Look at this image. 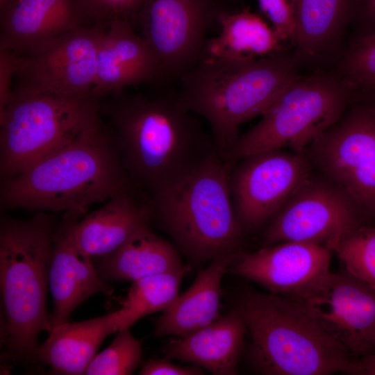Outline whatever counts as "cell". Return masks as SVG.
<instances>
[{
	"instance_id": "cell-1",
	"label": "cell",
	"mask_w": 375,
	"mask_h": 375,
	"mask_svg": "<svg viewBox=\"0 0 375 375\" xmlns=\"http://www.w3.org/2000/svg\"><path fill=\"white\" fill-rule=\"evenodd\" d=\"M101 109L128 174L147 198L179 183L216 149L212 134L177 92L148 97L123 90Z\"/></svg>"
},
{
	"instance_id": "cell-2",
	"label": "cell",
	"mask_w": 375,
	"mask_h": 375,
	"mask_svg": "<svg viewBox=\"0 0 375 375\" xmlns=\"http://www.w3.org/2000/svg\"><path fill=\"white\" fill-rule=\"evenodd\" d=\"M129 192L140 191L99 112L65 144L1 181L0 203L7 209L86 212L93 203Z\"/></svg>"
},
{
	"instance_id": "cell-3",
	"label": "cell",
	"mask_w": 375,
	"mask_h": 375,
	"mask_svg": "<svg viewBox=\"0 0 375 375\" xmlns=\"http://www.w3.org/2000/svg\"><path fill=\"white\" fill-rule=\"evenodd\" d=\"M286 49L251 60H204L179 80L181 104L209 124L219 155L233 164L240 126L262 115L283 90L300 76Z\"/></svg>"
},
{
	"instance_id": "cell-4",
	"label": "cell",
	"mask_w": 375,
	"mask_h": 375,
	"mask_svg": "<svg viewBox=\"0 0 375 375\" xmlns=\"http://www.w3.org/2000/svg\"><path fill=\"white\" fill-rule=\"evenodd\" d=\"M236 306L251 338V360L260 374L328 375L347 372L352 360L349 352L297 299L248 291Z\"/></svg>"
},
{
	"instance_id": "cell-5",
	"label": "cell",
	"mask_w": 375,
	"mask_h": 375,
	"mask_svg": "<svg viewBox=\"0 0 375 375\" xmlns=\"http://www.w3.org/2000/svg\"><path fill=\"white\" fill-rule=\"evenodd\" d=\"M232 164L215 149L194 172L148 199L151 222L197 262L241 252L244 231L229 188Z\"/></svg>"
},
{
	"instance_id": "cell-6",
	"label": "cell",
	"mask_w": 375,
	"mask_h": 375,
	"mask_svg": "<svg viewBox=\"0 0 375 375\" xmlns=\"http://www.w3.org/2000/svg\"><path fill=\"white\" fill-rule=\"evenodd\" d=\"M55 230L53 218L46 212L26 220L1 219L4 341L17 358L35 356L39 334L51 331L46 300Z\"/></svg>"
},
{
	"instance_id": "cell-7",
	"label": "cell",
	"mask_w": 375,
	"mask_h": 375,
	"mask_svg": "<svg viewBox=\"0 0 375 375\" xmlns=\"http://www.w3.org/2000/svg\"><path fill=\"white\" fill-rule=\"evenodd\" d=\"M353 92L337 73L317 70L300 76L283 90L254 126L240 135L232 153L233 162L272 149L290 148L304 153L343 115Z\"/></svg>"
},
{
	"instance_id": "cell-8",
	"label": "cell",
	"mask_w": 375,
	"mask_h": 375,
	"mask_svg": "<svg viewBox=\"0 0 375 375\" xmlns=\"http://www.w3.org/2000/svg\"><path fill=\"white\" fill-rule=\"evenodd\" d=\"M99 108L98 100L91 95L69 97L12 89L0 112L1 181L72 139Z\"/></svg>"
},
{
	"instance_id": "cell-9",
	"label": "cell",
	"mask_w": 375,
	"mask_h": 375,
	"mask_svg": "<svg viewBox=\"0 0 375 375\" xmlns=\"http://www.w3.org/2000/svg\"><path fill=\"white\" fill-rule=\"evenodd\" d=\"M231 0H142L135 15L164 83L178 82L204 58L208 33Z\"/></svg>"
},
{
	"instance_id": "cell-10",
	"label": "cell",
	"mask_w": 375,
	"mask_h": 375,
	"mask_svg": "<svg viewBox=\"0 0 375 375\" xmlns=\"http://www.w3.org/2000/svg\"><path fill=\"white\" fill-rule=\"evenodd\" d=\"M370 223L344 188L314 169L267 222L264 242H309L333 251L344 235Z\"/></svg>"
},
{
	"instance_id": "cell-11",
	"label": "cell",
	"mask_w": 375,
	"mask_h": 375,
	"mask_svg": "<svg viewBox=\"0 0 375 375\" xmlns=\"http://www.w3.org/2000/svg\"><path fill=\"white\" fill-rule=\"evenodd\" d=\"M313 170L305 153L283 149L255 153L236 161L228 182L244 233L267 223Z\"/></svg>"
},
{
	"instance_id": "cell-12",
	"label": "cell",
	"mask_w": 375,
	"mask_h": 375,
	"mask_svg": "<svg viewBox=\"0 0 375 375\" xmlns=\"http://www.w3.org/2000/svg\"><path fill=\"white\" fill-rule=\"evenodd\" d=\"M103 31L97 24L79 26L19 56L13 89L69 97L91 95Z\"/></svg>"
},
{
	"instance_id": "cell-13",
	"label": "cell",
	"mask_w": 375,
	"mask_h": 375,
	"mask_svg": "<svg viewBox=\"0 0 375 375\" xmlns=\"http://www.w3.org/2000/svg\"><path fill=\"white\" fill-rule=\"evenodd\" d=\"M294 299L352 360L375 352V289L366 283L344 269L330 272L312 290Z\"/></svg>"
},
{
	"instance_id": "cell-14",
	"label": "cell",
	"mask_w": 375,
	"mask_h": 375,
	"mask_svg": "<svg viewBox=\"0 0 375 375\" xmlns=\"http://www.w3.org/2000/svg\"><path fill=\"white\" fill-rule=\"evenodd\" d=\"M333 251L314 243L282 242L251 253H240L231 272L269 292L299 298L312 290L330 272Z\"/></svg>"
},
{
	"instance_id": "cell-15",
	"label": "cell",
	"mask_w": 375,
	"mask_h": 375,
	"mask_svg": "<svg viewBox=\"0 0 375 375\" xmlns=\"http://www.w3.org/2000/svg\"><path fill=\"white\" fill-rule=\"evenodd\" d=\"M85 213L81 210L65 212L55 230L49 276L53 302L51 331L67 322L74 310L90 296L98 293L111 295L114 291L99 274L93 259L74 239V226Z\"/></svg>"
},
{
	"instance_id": "cell-16",
	"label": "cell",
	"mask_w": 375,
	"mask_h": 375,
	"mask_svg": "<svg viewBox=\"0 0 375 375\" xmlns=\"http://www.w3.org/2000/svg\"><path fill=\"white\" fill-rule=\"evenodd\" d=\"M362 0H295L292 45L298 66L323 70L338 65L346 49V32Z\"/></svg>"
},
{
	"instance_id": "cell-17",
	"label": "cell",
	"mask_w": 375,
	"mask_h": 375,
	"mask_svg": "<svg viewBox=\"0 0 375 375\" xmlns=\"http://www.w3.org/2000/svg\"><path fill=\"white\" fill-rule=\"evenodd\" d=\"M304 153L315 170L339 184L351 171L375 156V103L351 101Z\"/></svg>"
},
{
	"instance_id": "cell-18",
	"label": "cell",
	"mask_w": 375,
	"mask_h": 375,
	"mask_svg": "<svg viewBox=\"0 0 375 375\" xmlns=\"http://www.w3.org/2000/svg\"><path fill=\"white\" fill-rule=\"evenodd\" d=\"M154 82L165 84L152 50L136 34L130 20L113 17L99 43L91 96L99 100L128 86Z\"/></svg>"
},
{
	"instance_id": "cell-19",
	"label": "cell",
	"mask_w": 375,
	"mask_h": 375,
	"mask_svg": "<svg viewBox=\"0 0 375 375\" xmlns=\"http://www.w3.org/2000/svg\"><path fill=\"white\" fill-rule=\"evenodd\" d=\"M148 198L140 192L119 194L83 216L73 228L78 247L92 259L110 255L140 228L149 225Z\"/></svg>"
},
{
	"instance_id": "cell-20",
	"label": "cell",
	"mask_w": 375,
	"mask_h": 375,
	"mask_svg": "<svg viewBox=\"0 0 375 375\" xmlns=\"http://www.w3.org/2000/svg\"><path fill=\"white\" fill-rule=\"evenodd\" d=\"M247 332L244 318L235 306L204 328L170 340L163 352L169 359L191 363L215 375H233Z\"/></svg>"
},
{
	"instance_id": "cell-21",
	"label": "cell",
	"mask_w": 375,
	"mask_h": 375,
	"mask_svg": "<svg viewBox=\"0 0 375 375\" xmlns=\"http://www.w3.org/2000/svg\"><path fill=\"white\" fill-rule=\"evenodd\" d=\"M79 26L72 0H12L3 10L0 49L27 53Z\"/></svg>"
},
{
	"instance_id": "cell-22",
	"label": "cell",
	"mask_w": 375,
	"mask_h": 375,
	"mask_svg": "<svg viewBox=\"0 0 375 375\" xmlns=\"http://www.w3.org/2000/svg\"><path fill=\"white\" fill-rule=\"evenodd\" d=\"M238 256L224 254L212 260L193 284L155 319V335L185 336L217 319L222 296L221 280Z\"/></svg>"
},
{
	"instance_id": "cell-23",
	"label": "cell",
	"mask_w": 375,
	"mask_h": 375,
	"mask_svg": "<svg viewBox=\"0 0 375 375\" xmlns=\"http://www.w3.org/2000/svg\"><path fill=\"white\" fill-rule=\"evenodd\" d=\"M119 330L118 310L82 322H67L49 333L35 356L58 374H85L101 343Z\"/></svg>"
},
{
	"instance_id": "cell-24",
	"label": "cell",
	"mask_w": 375,
	"mask_h": 375,
	"mask_svg": "<svg viewBox=\"0 0 375 375\" xmlns=\"http://www.w3.org/2000/svg\"><path fill=\"white\" fill-rule=\"evenodd\" d=\"M185 266L175 246L154 233L147 225L113 253L98 259L96 267L105 281H135L177 272Z\"/></svg>"
},
{
	"instance_id": "cell-25",
	"label": "cell",
	"mask_w": 375,
	"mask_h": 375,
	"mask_svg": "<svg viewBox=\"0 0 375 375\" xmlns=\"http://www.w3.org/2000/svg\"><path fill=\"white\" fill-rule=\"evenodd\" d=\"M218 23L220 32L208 39L203 60H251L285 49L274 28L249 9L224 12Z\"/></svg>"
},
{
	"instance_id": "cell-26",
	"label": "cell",
	"mask_w": 375,
	"mask_h": 375,
	"mask_svg": "<svg viewBox=\"0 0 375 375\" xmlns=\"http://www.w3.org/2000/svg\"><path fill=\"white\" fill-rule=\"evenodd\" d=\"M190 267L177 272L147 276L133 281L122 308L118 310L121 330L140 319L165 310L178 295L181 281Z\"/></svg>"
},
{
	"instance_id": "cell-27",
	"label": "cell",
	"mask_w": 375,
	"mask_h": 375,
	"mask_svg": "<svg viewBox=\"0 0 375 375\" xmlns=\"http://www.w3.org/2000/svg\"><path fill=\"white\" fill-rule=\"evenodd\" d=\"M333 252L348 273L375 289V222L344 235Z\"/></svg>"
},
{
	"instance_id": "cell-28",
	"label": "cell",
	"mask_w": 375,
	"mask_h": 375,
	"mask_svg": "<svg viewBox=\"0 0 375 375\" xmlns=\"http://www.w3.org/2000/svg\"><path fill=\"white\" fill-rule=\"evenodd\" d=\"M142 358L141 342L129 328L119 330L110 345L97 354L88 367L87 375H129Z\"/></svg>"
},
{
	"instance_id": "cell-29",
	"label": "cell",
	"mask_w": 375,
	"mask_h": 375,
	"mask_svg": "<svg viewBox=\"0 0 375 375\" xmlns=\"http://www.w3.org/2000/svg\"><path fill=\"white\" fill-rule=\"evenodd\" d=\"M336 72L353 90L375 85V33L354 37Z\"/></svg>"
},
{
	"instance_id": "cell-30",
	"label": "cell",
	"mask_w": 375,
	"mask_h": 375,
	"mask_svg": "<svg viewBox=\"0 0 375 375\" xmlns=\"http://www.w3.org/2000/svg\"><path fill=\"white\" fill-rule=\"evenodd\" d=\"M339 184L375 222V156L351 171Z\"/></svg>"
},
{
	"instance_id": "cell-31",
	"label": "cell",
	"mask_w": 375,
	"mask_h": 375,
	"mask_svg": "<svg viewBox=\"0 0 375 375\" xmlns=\"http://www.w3.org/2000/svg\"><path fill=\"white\" fill-rule=\"evenodd\" d=\"M260 12L279 38L292 44L295 28V0H257Z\"/></svg>"
},
{
	"instance_id": "cell-32",
	"label": "cell",
	"mask_w": 375,
	"mask_h": 375,
	"mask_svg": "<svg viewBox=\"0 0 375 375\" xmlns=\"http://www.w3.org/2000/svg\"><path fill=\"white\" fill-rule=\"evenodd\" d=\"M96 15L128 19L134 17L142 0H84ZM129 20V19H128Z\"/></svg>"
},
{
	"instance_id": "cell-33",
	"label": "cell",
	"mask_w": 375,
	"mask_h": 375,
	"mask_svg": "<svg viewBox=\"0 0 375 375\" xmlns=\"http://www.w3.org/2000/svg\"><path fill=\"white\" fill-rule=\"evenodd\" d=\"M19 56L10 51L0 49V112L8 102L11 93V83L15 76Z\"/></svg>"
},
{
	"instance_id": "cell-34",
	"label": "cell",
	"mask_w": 375,
	"mask_h": 375,
	"mask_svg": "<svg viewBox=\"0 0 375 375\" xmlns=\"http://www.w3.org/2000/svg\"><path fill=\"white\" fill-rule=\"evenodd\" d=\"M169 358H153L146 362L141 368V375H201L203 374L201 367L192 365L181 366L173 364Z\"/></svg>"
},
{
	"instance_id": "cell-35",
	"label": "cell",
	"mask_w": 375,
	"mask_h": 375,
	"mask_svg": "<svg viewBox=\"0 0 375 375\" xmlns=\"http://www.w3.org/2000/svg\"><path fill=\"white\" fill-rule=\"evenodd\" d=\"M356 26L355 37L375 33V0H362L353 23Z\"/></svg>"
},
{
	"instance_id": "cell-36",
	"label": "cell",
	"mask_w": 375,
	"mask_h": 375,
	"mask_svg": "<svg viewBox=\"0 0 375 375\" xmlns=\"http://www.w3.org/2000/svg\"><path fill=\"white\" fill-rule=\"evenodd\" d=\"M347 374L375 375V353L351 360Z\"/></svg>"
},
{
	"instance_id": "cell-37",
	"label": "cell",
	"mask_w": 375,
	"mask_h": 375,
	"mask_svg": "<svg viewBox=\"0 0 375 375\" xmlns=\"http://www.w3.org/2000/svg\"><path fill=\"white\" fill-rule=\"evenodd\" d=\"M351 101H368L375 103V85L356 90Z\"/></svg>"
},
{
	"instance_id": "cell-38",
	"label": "cell",
	"mask_w": 375,
	"mask_h": 375,
	"mask_svg": "<svg viewBox=\"0 0 375 375\" xmlns=\"http://www.w3.org/2000/svg\"><path fill=\"white\" fill-rule=\"evenodd\" d=\"M12 0H0V5L1 10H4L5 8L12 1Z\"/></svg>"
},
{
	"instance_id": "cell-39",
	"label": "cell",
	"mask_w": 375,
	"mask_h": 375,
	"mask_svg": "<svg viewBox=\"0 0 375 375\" xmlns=\"http://www.w3.org/2000/svg\"><path fill=\"white\" fill-rule=\"evenodd\" d=\"M231 1H237V0H231Z\"/></svg>"
},
{
	"instance_id": "cell-40",
	"label": "cell",
	"mask_w": 375,
	"mask_h": 375,
	"mask_svg": "<svg viewBox=\"0 0 375 375\" xmlns=\"http://www.w3.org/2000/svg\"><path fill=\"white\" fill-rule=\"evenodd\" d=\"M375 353V352H374Z\"/></svg>"
}]
</instances>
